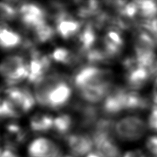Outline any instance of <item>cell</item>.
<instances>
[{"instance_id":"1","label":"cell","mask_w":157,"mask_h":157,"mask_svg":"<svg viewBox=\"0 0 157 157\" xmlns=\"http://www.w3.org/2000/svg\"><path fill=\"white\" fill-rule=\"evenodd\" d=\"M113 71L99 66L80 67L71 77V82L78 91L90 87L113 85Z\"/></svg>"},{"instance_id":"2","label":"cell","mask_w":157,"mask_h":157,"mask_svg":"<svg viewBox=\"0 0 157 157\" xmlns=\"http://www.w3.org/2000/svg\"><path fill=\"white\" fill-rule=\"evenodd\" d=\"M29 72V63L24 55H9L0 62V77L6 87L16 86L27 79Z\"/></svg>"},{"instance_id":"3","label":"cell","mask_w":157,"mask_h":157,"mask_svg":"<svg viewBox=\"0 0 157 157\" xmlns=\"http://www.w3.org/2000/svg\"><path fill=\"white\" fill-rule=\"evenodd\" d=\"M147 123L138 116H126L116 122L115 136L123 141H136L146 133Z\"/></svg>"},{"instance_id":"4","label":"cell","mask_w":157,"mask_h":157,"mask_svg":"<svg viewBox=\"0 0 157 157\" xmlns=\"http://www.w3.org/2000/svg\"><path fill=\"white\" fill-rule=\"evenodd\" d=\"M18 18L25 31L31 32L35 28L47 22L48 12L36 3H22L18 6Z\"/></svg>"},{"instance_id":"5","label":"cell","mask_w":157,"mask_h":157,"mask_svg":"<svg viewBox=\"0 0 157 157\" xmlns=\"http://www.w3.org/2000/svg\"><path fill=\"white\" fill-rule=\"evenodd\" d=\"M4 94L20 113H29L36 105L34 94L27 86L6 87Z\"/></svg>"},{"instance_id":"6","label":"cell","mask_w":157,"mask_h":157,"mask_svg":"<svg viewBox=\"0 0 157 157\" xmlns=\"http://www.w3.org/2000/svg\"><path fill=\"white\" fill-rule=\"evenodd\" d=\"M71 79L68 75L58 72H50L38 83L34 84L33 94L36 103L42 107L46 108L47 97L49 92L61 81Z\"/></svg>"},{"instance_id":"7","label":"cell","mask_w":157,"mask_h":157,"mask_svg":"<svg viewBox=\"0 0 157 157\" xmlns=\"http://www.w3.org/2000/svg\"><path fill=\"white\" fill-rule=\"evenodd\" d=\"M127 89L120 86L112 87L107 96L103 101L101 112L105 117L111 118L125 111V97Z\"/></svg>"},{"instance_id":"8","label":"cell","mask_w":157,"mask_h":157,"mask_svg":"<svg viewBox=\"0 0 157 157\" xmlns=\"http://www.w3.org/2000/svg\"><path fill=\"white\" fill-rule=\"evenodd\" d=\"M96 151L103 157H122L119 145L115 141V134L91 132Z\"/></svg>"},{"instance_id":"9","label":"cell","mask_w":157,"mask_h":157,"mask_svg":"<svg viewBox=\"0 0 157 157\" xmlns=\"http://www.w3.org/2000/svg\"><path fill=\"white\" fill-rule=\"evenodd\" d=\"M29 157H62L60 147L45 137H39L30 143L27 149Z\"/></svg>"},{"instance_id":"10","label":"cell","mask_w":157,"mask_h":157,"mask_svg":"<svg viewBox=\"0 0 157 157\" xmlns=\"http://www.w3.org/2000/svg\"><path fill=\"white\" fill-rule=\"evenodd\" d=\"M64 139L70 152L75 156H86L91 153L94 148L92 136L87 133L70 134Z\"/></svg>"},{"instance_id":"11","label":"cell","mask_w":157,"mask_h":157,"mask_svg":"<svg viewBox=\"0 0 157 157\" xmlns=\"http://www.w3.org/2000/svg\"><path fill=\"white\" fill-rule=\"evenodd\" d=\"M70 81H71V79L64 80L54 86L47 97L46 108L58 110L68 104L72 96Z\"/></svg>"},{"instance_id":"12","label":"cell","mask_w":157,"mask_h":157,"mask_svg":"<svg viewBox=\"0 0 157 157\" xmlns=\"http://www.w3.org/2000/svg\"><path fill=\"white\" fill-rule=\"evenodd\" d=\"M124 45L123 32L114 27L107 29V32L103 39V49L112 61L120 55Z\"/></svg>"},{"instance_id":"13","label":"cell","mask_w":157,"mask_h":157,"mask_svg":"<svg viewBox=\"0 0 157 157\" xmlns=\"http://www.w3.org/2000/svg\"><path fill=\"white\" fill-rule=\"evenodd\" d=\"M76 43L78 54L83 58L87 52L95 48L97 43V30L90 21H84L82 29L77 35Z\"/></svg>"},{"instance_id":"14","label":"cell","mask_w":157,"mask_h":157,"mask_svg":"<svg viewBox=\"0 0 157 157\" xmlns=\"http://www.w3.org/2000/svg\"><path fill=\"white\" fill-rule=\"evenodd\" d=\"M125 72L126 83L131 90L136 91L143 88L152 79L149 70L138 64Z\"/></svg>"},{"instance_id":"15","label":"cell","mask_w":157,"mask_h":157,"mask_svg":"<svg viewBox=\"0 0 157 157\" xmlns=\"http://www.w3.org/2000/svg\"><path fill=\"white\" fill-rule=\"evenodd\" d=\"M23 37L8 26L6 23L0 22V48L5 50H13L20 47Z\"/></svg>"},{"instance_id":"16","label":"cell","mask_w":157,"mask_h":157,"mask_svg":"<svg viewBox=\"0 0 157 157\" xmlns=\"http://www.w3.org/2000/svg\"><path fill=\"white\" fill-rule=\"evenodd\" d=\"M50 57L56 63L71 67L80 65L84 61L82 56L77 52H73L64 47L56 48L53 50Z\"/></svg>"},{"instance_id":"17","label":"cell","mask_w":157,"mask_h":157,"mask_svg":"<svg viewBox=\"0 0 157 157\" xmlns=\"http://www.w3.org/2000/svg\"><path fill=\"white\" fill-rule=\"evenodd\" d=\"M113 86L114 84L108 86L90 87V88L80 90L78 92L83 100L88 103L96 105V103L104 101Z\"/></svg>"},{"instance_id":"18","label":"cell","mask_w":157,"mask_h":157,"mask_svg":"<svg viewBox=\"0 0 157 157\" xmlns=\"http://www.w3.org/2000/svg\"><path fill=\"white\" fill-rule=\"evenodd\" d=\"M150 102L146 97L134 90H128L125 97V110L138 112L146 110L149 107Z\"/></svg>"},{"instance_id":"19","label":"cell","mask_w":157,"mask_h":157,"mask_svg":"<svg viewBox=\"0 0 157 157\" xmlns=\"http://www.w3.org/2000/svg\"><path fill=\"white\" fill-rule=\"evenodd\" d=\"M53 120L49 114H35L30 119V128L34 132H47L53 130Z\"/></svg>"},{"instance_id":"20","label":"cell","mask_w":157,"mask_h":157,"mask_svg":"<svg viewBox=\"0 0 157 157\" xmlns=\"http://www.w3.org/2000/svg\"><path fill=\"white\" fill-rule=\"evenodd\" d=\"M74 123V121L71 115L68 114H60L54 118L53 130L58 136L65 138L70 134Z\"/></svg>"},{"instance_id":"21","label":"cell","mask_w":157,"mask_h":157,"mask_svg":"<svg viewBox=\"0 0 157 157\" xmlns=\"http://www.w3.org/2000/svg\"><path fill=\"white\" fill-rule=\"evenodd\" d=\"M32 37L35 43L46 44L54 39L56 33L55 29L48 22H45L32 30Z\"/></svg>"},{"instance_id":"22","label":"cell","mask_w":157,"mask_h":157,"mask_svg":"<svg viewBox=\"0 0 157 157\" xmlns=\"http://www.w3.org/2000/svg\"><path fill=\"white\" fill-rule=\"evenodd\" d=\"M18 5H14V2H0V22L6 23L18 18Z\"/></svg>"},{"instance_id":"23","label":"cell","mask_w":157,"mask_h":157,"mask_svg":"<svg viewBox=\"0 0 157 157\" xmlns=\"http://www.w3.org/2000/svg\"><path fill=\"white\" fill-rule=\"evenodd\" d=\"M139 8V16L148 20L157 17V2L137 1Z\"/></svg>"},{"instance_id":"24","label":"cell","mask_w":157,"mask_h":157,"mask_svg":"<svg viewBox=\"0 0 157 157\" xmlns=\"http://www.w3.org/2000/svg\"><path fill=\"white\" fill-rule=\"evenodd\" d=\"M139 28L147 31L157 41V17L148 20H143L139 23Z\"/></svg>"},{"instance_id":"25","label":"cell","mask_w":157,"mask_h":157,"mask_svg":"<svg viewBox=\"0 0 157 157\" xmlns=\"http://www.w3.org/2000/svg\"><path fill=\"white\" fill-rule=\"evenodd\" d=\"M147 127L152 131L157 133V105L156 104L152 107V110L148 117Z\"/></svg>"},{"instance_id":"26","label":"cell","mask_w":157,"mask_h":157,"mask_svg":"<svg viewBox=\"0 0 157 157\" xmlns=\"http://www.w3.org/2000/svg\"><path fill=\"white\" fill-rule=\"evenodd\" d=\"M145 145L148 152L155 157H157V135L148 137Z\"/></svg>"},{"instance_id":"27","label":"cell","mask_w":157,"mask_h":157,"mask_svg":"<svg viewBox=\"0 0 157 157\" xmlns=\"http://www.w3.org/2000/svg\"><path fill=\"white\" fill-rule=\"evenodd\" d=\"M122 157H147V155L141 150H134L125 152Z\"/></svg>"},{"instance_id":"28","label":"cell","mask_w":157,"mask_h":157,"mask_svg":"<svg viewBox=\"0 0 157 157\" xmlns=\"http://www.w3.org/2000/svg\"><path fill=\"white\" fill-rule=\"evenodd\" d=\"M0 157H19V156L17 155L15 149L5 146L0 155Z\"/></svg>"},{"instance_id":"29","label":"cell","mask_w":157,"mask_h":157,"mask_svg":"<svg viewBox=\"0 0 157 157\" xmlns=\"http://www.w3.org/2000/svg\"><path fill=\"white\" fill-rule=\"evenodd\" d=\"M152 99L156 105H157V78H156L152 90Z\"/></svg>"},{"instance_id":"30","label":"cell","mask_w":157,"mask_h":157,"mask_svg":"<svg viewBox=\"0 0 157 157\" xmlns=\"http://www.w3.org/2000/svg\"><path fill=\"white\" fill-rule=\"evenodd\" d=\"M85 157H103V156L100 155L99 152H97L96 151H95V152H91V153H89V155H87Z\"/></svg>"},{"instance_id":"31","label":"cell","mask_w":157,"mask_h":157,"mask_svg":"<svg viewBox=\"0 0 157 157\" xmlns=\"http://www.w3.org/2000/svg\"><path fill=\"white\" fill-rule=\"evenodd\" d=\"M64 157H74V156H64Z\"/></svg>"}]
</instances>
